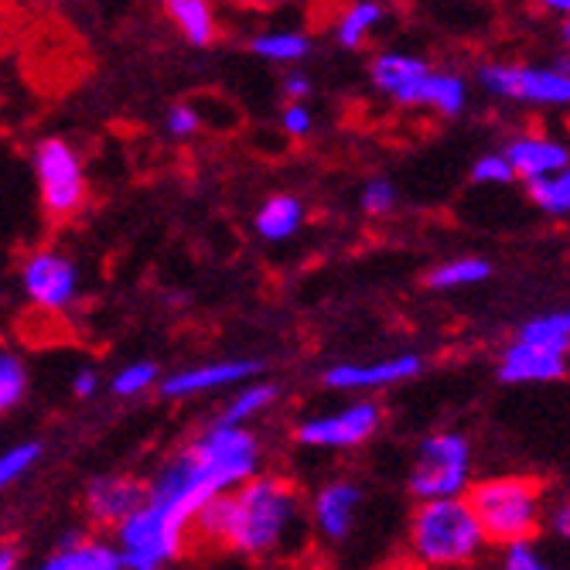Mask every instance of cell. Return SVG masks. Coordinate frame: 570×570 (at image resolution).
Returning <instances> with one entry per match:
<instances>
[{
  "mask_svg": "<svg viewBox=\"0 0 570 570\" xmlns=\"http://www.w3.org/2000/svg\"><path fill=\"white\" fill-rule=\"evenodd\" d=\"M202 540L243 557L277 553L297 523V492L284 479H243L236 492L223 489L195 515Z\"/></svg>",
  "mask_w": 570,
  "mask_h": 570,
  "instance_id": "obj_1",
  "label": "cell"
},
{
  "mask_svg": "<svg viewBox=\"0 0 570 570\" xmlns=\"http://www.w3.org/2000/svg\"><path fill=\"white\" fill-rule=\"evenodd\" d=\"M489 537L464 495L421 499L410 515L406 550L424 567H469L489 550Z\"/></svg>",
  "mask_w": 570,
  "mask_h": 570,
  "instance_id": "obj_2",
  "label": "cell"
},
{
  "mask_svg": "<svg viewBox=\"0 0 570 570\" xmlns=\"http://www.w3.org/2000/svg\"><path fill=\"white\" fill-rule=\"evenodd\" d=\"M370 76L373 86L390 96L396 107H424L448 120L461 117L469 107V79L448 69H434L413 51H380Z\"/></svg>",
  "mask_w": 570,
  "mask_h": 570,
  "instance_id": "obj_3",
  "label": "cell"
},
{
  "mask_svg": "<svg viewBox=\"0 0 570 570\" xmlns=\"http://www.w3.org/2000/svg\"><path fill=\"white\" fill-rule=\"evenodd\" d=\"M570 370V307L547 311L515 328L499 355V380L505 386H547Z\"/></svg>",
  "mask_w": 570,
  "mask_h": 570,
  "instance_id": "obj_4",
  "label": "cell"
},
{
  "mask_svg": "<svg viewBox=\"0 0 570 570\" xmlns=\"http://www.w3.org/2000/svg\"><path fill=\"white\" fill-rule=\"evenodd\" d=\"M464 499L472 502L492 547H502L520 537H537L543 530L547 492L537 479H527V475L482 479L469 485Z\"/></svg>",
  "mask_w": 570,
  "mask_h": 570,
  "instance_id": "obj_5",
  "label": "cell"
},
{
  "mask_svg": "<svg viewBox=\"0 0 570 570\" xmlns=\"http://www.w3.org/2000/svg\"><path fill=\"white\" fill-rule=\"evenodd\" d=\"M479 86L515 107L537 110H570V51L557 56L550 66L527 62H489L479 69Z\"/></svg>",
  "mask_w": 570,
  "mask_h": 570,
  "instance_id": "obj_6",
  "label": "cell"
},
{
  "mask_svg": "<svg viewBox=\"0 0 570 570\" xmlns=\"http://www.w3.org/2000/svg\"><path fill=\"white\" fill-rule=\"evenodd\" d=\"M472 441L458 431H438L428 434L413 454L406 489L413 499H444V495H464L472 485Z\"/></svg>",
  "mask_w": 570,
  "mask_h": 570,
  "instance_id": "obj_7",
  "label": "cell"
},
{
  "mask_svg": "<svg viewBox=\"0 0 570 570\" xmlns=\"http://www.w3.org/2000/svg\"><path fill=\"white\" fill-rule=\"evenodd\" d=\"M185 458L191 461V469L198 479H205L213 489H233L243 479L256 472V438L243 431L239 424H216L209 434H202Z\"/></svg>",
  "mask_w": 570,
  "mask_h": 570,
  "instance_id": "obj_8",
  "label": "cell"
},
{
  "mask_svg": "<svg viewBox=\"0 0 570 570\" xmlns=\"http://www.w3.org/2000/svg\"><path fill=\"white\" fill-rule=\"evenodd\" d=\"M35 175H38V191L45 213L66 223L72 219L82 202H86V178H82V161L72 150L69 140L62 137H48L35 147Z\"/></svg>",
  "mask_w": 570,
  "mask_h": 570,
  "instance_id": "obj_9",
  "label": "cell"
},
{
  "mask_svg": "<svg viewBox=\"0 0 570 570\" xmlns=\"http://www.w3.org/2000/svg\"><path fill=\"white\" fill-rule=\"evenodd\" d=\"M383 428V406L358 400L332 417H315L297 428V441L307 448H358Z\"/></svg>",
  "mask_w": 570,
  "mask_h": 570,
  "instance_id": "obj_10",
  "label": "cell"
},
{
  "mask_svg": "<svg viewBox=\"0 0 570 570\" xmlns=\"http://www.w3.org/2000/svg\"><path fill=\"white\" fill-rule=\"evenodd\" d=\"M21 284L28 291V297L45 307V311H62L76 301L79 291V271L69 256L56 253V249H41L35 256H28L21 267Z\"/></svg>",
  "mask_w": 570,
  "mask_h": 570,
  "instance_id": "obj_11",
  "label": "cell"
},
{
  "mask_svg": "<svg viewBox=\"0 0 570 570\" xmlns=\"http://www.w3.org/2000/svg\"><path fill=\"white\" fill-rule=\"evenodd\" d=\"M424 358L417 352H400L380 362H370V366H332L325 373V383L332 390H383V386H396L406 383L413 376H421Z\"/></svg>",
  "mask_w": 570,
  "mask_h": 570,
  "instance_id": "obj_12",
  "label": "cell"
},
{
  "mask_svg": "<svg viewBox=\"0 0 570 570\" xmlns=\"http://www.w3.org/2000/svg\"><path fill=\"white\" fill-rule=\"evenodd\" d=\"M502 150L515 171V181H523V185L533 178H543L570 161V147L560 137L540 134V130H523V134L509 137V144Z\"/></svg>",
  "mask_w": 570,
  "mask_h": 570,
  "instance_id": "obj_13",
  "label": "cell"
},
{
  "mask_svg": "<svg viewBox=\"0 0 570 570\" xmlns=\"http://www.w3.org/2000/svg\"><path fill=\"white\" fill-rule=\"evenodd\" d=\"M147 499V485L130 479V475H107V479H92L86 489V512L89 520L99 527H114L124 523L127 515Z\"/></svg>",
  "mask_w": 570,
  "mask_h": 570,
  "instance_id": "obj_14",
  "label": "cell"
},
{
  "mask_svg": "<svg viewBox=\"0 0 570 570\" xmlns=\"http://www.w3.org/2000/svg\"><path fill=\"white\" fill-rule=\"evenodd\" d=\"M362 505V489L352 482H332L315 499V520L325 540L342 543L352 533L355 509Z\"/></svg>",
  "mask_w": 570,
  "mask_h": 570,
  "instance_id": "obj_15",
  "label": "cell"
},
{
  "mask_svg": "<svg viewBox=\"0 0 570 570\" xmlns=\"http://www.w3.org/2000/svg\"><path fill=\"white\" fill-rule=\"evenodd\" d=\"M48 570H117L120 550H114L102 540H86L79 533H69L59 540L56 553L45 560Z\"/></svg>",
  "mask_w": 570,
  "mask_h": 570,
  "instance_id": "obj_16",
  "label": "cell"
},
{
  "mask_svg": "<svg viewBox=\"0 0 570 570\" xmlns=\"http://www.w3.org/2000/svg\"><path fill=\"white\" fill-rule=\"evenodd\" d=\"M256 370V362L236 358V362H216V366H202V370H188L178 373L171 380H165V396H191V393H205V390H216V386H229L239 380H249Z\"/></svg>",
  "mask_w": 570,
  "mask_h": 570,
  "instance_id": "obj_17",
  "label": "cell"
},
{
  "mask_svg": "<svg viewBox=\"0 0 570 570\" xmlns=\"http://www.w3.org/2000/svg\"><path fill=\"white\" fill-rule=\"evenodd\" d=\"M485 281H492V264L485 256H454V261L438 264L424 277L431 291H461V287H479Z\"/></svg>",
  "mask_w": 570,
  "mask_h": 570,
  "instance_id": "obj_18",
  "label": "cell"
},
{
  "mask_svg": "<svg viewBox=\"0 0 570 570\" xmlns=\"http://www.w3.org/2000/svg\"><path fill=\"white\" fill-rule=\"evenodd\" d=\"M527 195L547 219H570V161L543 178L527 181Z\"/></svg>",
  "mask_w": 570,
  "mask_h": 570,
  "instance_id": "obj_19",
  "label": "cell"
},
{
  "mask_svg": "<svg viewBox=\"0 0 570 570\" xmlns=\"http://www.w3.org/2000/svg\"><path fill=\"white\" fill-rule=\"evenodd\" d=\"M386 18V8L380 4V0H355V4H348V11L338 18V28H335V38L342 48H362L366 45V38L383 24Z\"/></svg>",
  "mask_w": 570,
  "mask_h": 570,
  "instance_id": "obj_20",
  "label": "cell"
},
{
  "mask_svg": "<svg viewBox=\"0 0 570 570\" xmlns=\"http://www.w3.org/2000/svg\"><path fill=\"white\" fill-rule=\"evenodd\" d=\"M301 226V202L291 195H274L264 202V209L256 213V233L264 239H287Z\"/></svg>",
  "mask_w": 570,
  "mask_h": 570,
  "instance_id": "obj_21",
  "label": "cell"
},
{
  "mask_svg": "<svg viewBox=\"0 0 570 570\" xmlns=\"http://www.w3.org/2000/svg\"><path fill=\"white\" fill-rule=\"evenodd\" d=\"M168 14L191 45H209L216 38V18L209 0H168Z\"/></svg>",
  "mask_w": 570,
  "mask_h": 570,
  "instance_id": "obj_22",
  "label": "cell"
},
{
  "mask_svg": "<svg viewBox=\"0 0 570 570\" xmlns=\"http://www.w3.org/2000/svg\"><path fill=\"white\" fill-rule=\"evenodd\" d=\"M253 56H261L267 62H297L311 51V41L297 31H274V35H261L253 38Z\"/></svg>",
  "mask_w": 570,
  "mask_h": 570,
  "instance_id": "obj_23",
  "label": "cell"
},
{
  "mask_svg": "<svg viewBox=\"0 0 570 570\" xmlns=\"http://www.w3.org/2000/svg\"><path fill=\"white\" fill-rule=\"evenodd\" d=\"M499 563L505 570H543L550 560L540 550L537 537H520V540H509L499 547Z\"/></svg>",
  "mask_w": 570,
  "mask_h": 570,
  "instance_id": "obj_24",
  "label": "cell"
},
{
  "mask_svg": "<svg viewBox=\"0 0 570 570\" xmlns=\"http://www.w3.org/2000/svg\"><path fill=\"white\" fill-rule=\"evenodd\" d=\"M28 390V373L21 366V358L11 352H0V413L21 403Z\"/></svg>",
  "mask_w": 570,
  "mask_h": 570,
  "instance_id": "obj_25",
  "label": "cell"
},
{
  "mask_svg": "<svg viewBox=\"0 0 570 570\" xmlns=\"http://www.w3.org/2000/svg\"><path fill=\"white\" fill-rule=\"evenodd\" d=\"M277 400V390L271 383H256L249 390H243L223 413V424H243L246 417H253V413H261L264 406H271Z\"/></svg>",
  "mask_w": 570,
  "mask_h": 570,
  "instance_id": "obj_26",
  "label": "cell"
},
{
  "mask_svg": "<svg viewBox=\"0 0 570 570\" xmlns=\"http://www.w3.org/2000/svg\"><path fill=\"white\" fill-rule=\"evenodd\" d=\"M38 458H41V444H38V441L18 444V448H11V451L0 454V492H4L8 485H14Z\"/></svg>",
  "mask_w": 570,
  "mask_h": 570,
  "instance_id": "obj_27",
  "label": "cell"
},
{
  "mask_svg": "<svg viewBox=\"0 0 570 570\" xmlns=\"http://www.w3.org/2000/svg\"><path fill=\"white\" fill-rule=\"evenodd\" d=\"M472 181L475 185H512L515 181V171L505 158V150H492V154H482V158L472 165Z\"/></svg>",
  "mask_w": 570,
  "mask_h": 570,
  "instance_id": "obj_28",
  "label": "cell"
},
{
  "mask_svg": "<svg viewBox=\"0 0 570 570\" xmlns=\"http://www.w3.org/2000/svg\"><path fill=\"white\" fill-rule=\"evenodd\" d=\"M154 380H158V366H154V362H134V366H127L124 373H117L114 393L117 396H137L147 386H154Z\"/></svg>",
  "mask_w": 570,
  "mask_h": 570,
  "instance_id": "obj_29",
  "label": "cell"
},
{
  "mask_svg": "<svg viewBox=\"0 0 570 570\" xmlns=\"http://www.w3.org/2000/svg\"><path fill=\"white\" fill-rule=\"evenodd\" d=\"M396 205V188L386 178H373L362 188V213L366 216H390Z\"/></svg>",
  "mask_w": 570,
  "mask_h": 570,
  "instance_id": "obj_30",
  "label": "cell"
},
{
  "mask_svg": "<svg viewBox=\"0 0 570 570\" xmlns=\"http://www.w3.org/2000/svg\"><path fill=\"white\" fill-rule=\"evenodd\" d=\"M543 527L550 530L553 540L570 547V495H560L543 509Z\"/></svg>",
  "mask_w": 570,
  "mask_h": 570,
  "instance_id": "obj_31",
  "label": "cell"
},
{
  "mask_svg": "<svg viewBox=\"0 0 570 570\" xmlns=\"http://www.w3.org/2000/svg\"><path fill=\"white\" fill-rule=\"evenodd\" d=\"M284 130L291 137H304L311 130V110L304 107L301 99H291L287 102V110H284Z\"/></svg>",
  "mask_w": 570,
  "mask_h": 570,
  "instance_id": "obj_32",
  "label": "cell"
},
{
  "mask_svg": "<svg viewBox=\"0 0 570 570\" xmlns=\"http://www.w3.org/2000/svg\"><path fill=\"white\" fill-rule=\"evenodd\" d=\"M198 124H202V117H198L191 107H175V110L168 114V130H171L175 137H188V134H195V130H198Z\"/></svg>",
  "mask_w": 570,
  "mask_h": 570,
  "instance_id": "obj_33",
  "label": "cell"
},
{
  "mask_svg": "<svg viewBox=\"0 0 570 570\" xmlns=\"http://www.w3.org/2000/svg\"><path fill=\"white\" fill-rule=\"evenodd\" d=\"M307 89H311V82H307V76H301V72L287 76V82H284L287 99H304V96H307Z\"/></svg>",
  "mask_w": 570,
  "mask_h": 570,
  "instance_id": "obj_34",
  "label": "cell"
},
{
  "mask_svg": "<svg viewBox=\"0 0 570 570\" xmlns=\"http://www.w3.org/2000/svg\"><path fill=\"white\" fill-rule=\"evenodd\" d=\"M96 383H99V380H96V373H92V370H86V373H79V376H76L72 390H76V396H92V393H96Z\"/></svg>",
  "mask_w": 570,
  "mask_h": 570,
  "instance_id": "obj_35",
  "label": "cell"
},
{
  "mask_svg": "<svg viewBox=\"0 0 570 570\" xmlns=\"http://www.w3.org/2000/svg\"><path fill=\"white\" fill-rule=\"evenodd\" d=\"M540 8L550 11V14H557L560 21L570 18V0H540Z\"/></svg>",
  "mask_w": 570,
  "mask_h": 570,
  "instance_id": "obj_36",
  "label": "cell"
},
{
  "mask_svg": "<svg viewBox=\"0 0 570 570\" xmlns=\"http://www.w3.org/2000/svg\"><path fill=\"white\" fill-rule=\"evenodd\" d=\"M14 567H18V550L0 547V570H14Z\"/></svg>",
  "mask_w": 570,
  "mask_h": 570,
  "instance_id": "obj_37",
  "label": "cell"
},
{
  "mask_svg": "<svg viewBox=\"0 0 570 570\" xmlns=\"http://www.w3.org/2000/svg\"><path fill=\"white\" fill-rule=\"evenodd\" d=\"M560 38H563V45H567V51H570V18H563V28H560Z\"/></svg>",
  "mask_w": 570,
  "mask_h": 570,
  "instance_id": "obj_38",
  "label": "cell"
}]
</instances>
